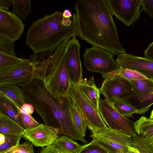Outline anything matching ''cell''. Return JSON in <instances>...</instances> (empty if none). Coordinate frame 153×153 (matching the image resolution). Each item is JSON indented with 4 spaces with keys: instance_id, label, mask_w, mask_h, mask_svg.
Here are the masks:
<instances>
[{
    "instance_id": "22",
    "label": "cell",
    "mask_w": 153,
    "mask_h": 153,
    "mask_svg": "<svg viewBox=\"0 0 153 153\" xmlns=\"http://www.w3.org/2000/svg\"><path fill=\"white\" fill-rule=\"evenodd\" d=\"M63 153H78L82 146L65 135L58 137L53 142Z\"/></svg>"
},
{
    "instance_id": "6",
    "label": "cell",
    "mask_w": 153,
    "mask_h": 153,
    "mask_svg": "<svg viewBox=\"0 0 153 153\" xmlns=\"http://www.w3.org/2000/svg\"><path fill=\"white\" fill-rule=\"evenodd\" d=\"M91 131V142L105 149L108 153H130V136L122 131L109 128L88 127Z\"/></svg>"
},
{
    "instance_id": "40",
    "label": "cell",
    "mask_w": 153,
    "mask_h": 153,
    "mask_svg": "<svg viewBox=\"0 0 153 153\" xmlns=\"http://www.w3.org/2000/svg\"><path fill=\"white\" fill-rule=\"evenodd\" d=\"M63 16L66 18H70L72 16V14L68 10L65 9L62 12Z\"/></svg>"
},
{
    "instance_id": "39",
    "label": "cell",
    "mask_w": 153,
    "mask_h": 153,
    "mask_svg": "<svg viewBox=\"0 0 153 153\" xmlns=\"http://www.w3.org/2000/svg\"><path fill=\"white\" fill-rule=\"evenodd\" d=\"M12 0H0V10L9 11L11 6Z\"/></svg>"
},
{
    "instance_id": "25",
    "label": "cell",
    "mask_w": 153,
    "mask_h": 153,
    "mask_svg": "<svg viewBox=\"0 0 153 153\" xmlns=\"http://www.w3.org/2000/svg\"><path fill=\"white\" fill-rule=\"evenodd\" d=\"M120 69L108 73L102 74V77L105 79L120 76L128 81L147 79L145 76L135 71L120 67Z\"/></svg>"
},
{
    "instance_id": "33",
    "label": "cell",
    "mask_w": 153,
    "mask_h": 153,
    "mask_svg": "<svg viewBox=\"0 0 153 153\" xmlns=\"http://www.w3.org/2000/svg\"><path fill=\"white\" fill-rule=\"evenodd\" d=\"M22 121L25 130L34 128L40 124L37 122L30 114H21Z\"/></svg>"
},
{
    "instance_id": "20",
    "label": "cell",
    "mask_w": 153,
    "mask_h": 153,
    "mask_svg": "<svg viewBox=\"0 0 153 153\" xmlns=\"http://www.w3.org/2000/svg\"><path fill=\"white\" fill-rule=\"evenodd\" d=\"M0 94L10 99L20 108L26 103L21 89L18 85H0Z\"/></svg>"
},
{
    "instance_id": "41",
    "label": "cell",
    "mask_w": 153,
    "mask_h": 153,
    "mask_svg": "<svg viewBox=\"0 0 153 153\" xmlns=\"http://www.w3.org/2000/svg\"><path fill=\"white\" fill-rule=\"evenodd\" d=\"M5 140V136L4 134H0V145L3 143Z\"/></svg>"
},
{
    "instance_id": "32",
    "label": "cell",
    "mask_w": 153,
    "mask_h": 153,
    "mask_svg": "<svg viewBox=\"0 0 153 153\" xmlns=\"http://www.w3.org/2000/svg\"><path fill=\"white\" fill-rule=\"evenodd\" d=\"M78 153H108L105 149L91 143L82 146Z\"/></svg>"
},
{
    "instance_id": "42",
    "label": "cell",
    "mask_w": 153,
    "mask_h": 153,
    "mask_svg": "<svg viewBox=\"0 0 153 153\" xmlns=\"http://www.w3.org/2000/svg\"><path fill=\"white\" fill-rule=\"evenodd\" d=\"M149 118H153V110L151 112Z\"/></svg>"
},
{
    "instance_id": "28",
    "label": "cell",
    "mask_w": 153,
    "mask_h": 153,
    "mask_svg": "<svg viewBox=\"0 0 153 153\" xmlns=\"http://www.w3.org/2000/svg\"><path fill=\"white\" fill-rule=\"evenodd\" d=\"M24 60L16 56L0 53V72L7 70Z\"/></svg>"
},
{
    "instance_id": "21",
    "label": "cell",
    "mask_w": 153,
    "mask_h": 153,
    "mask_svg": "<svg viewBox=\"0 0 153 153\" xmlns=\"http://www.w3.org/2000/svg\"><path fill=\"white\" fill-rule=\"evenodd\" d=\"M25 130L13 120L0 112V134L23 136Z\"/></svg>"
},
{
    "instance_id": "19",
    "label": "cell",
    "mask_w": 153,
    "mask_h": 153,
    "mask_svg": "<svg viewBox=\"0 0 153 153\" xmlns=\"http://www.w3.org/2000/svg\"><path fill=\"white\" fill-rule=\"evenodd\" d=\"M138 136L153 145V118L142 116L134 123Z\"/></svg>"
},
{
    "instance_id": "1",
    "label": "cell",
    "mask_w": 153,
    "mask_h": 153,
    "mask_svg": "<svg viewBox=\"0 0 153 153\" xmlns=\"http://www.w3.org/2000/svg\"><path fill=\"white\" fill-rule=\"evenodd\" d=\"M74 8L82 40L115 55L126 53L106 0H78Z\"/></svg>"
},
{
    "instance_id": "5",
    "label": "cell",
    "mask_w": 153,
    "mask_h": 153,
    "mask_svg": "<svg viewBox=\"0 0 153 153\" xmlns=\"http://www.w3.org/2000/svg\"><path fill=\"white\" fill-rule=\"evenodd\" d=\"M51 56L39 57L34 62L24 59L21 62L0 72V85H18L33 79L44 81Z\"/></svg>"
},
{
    "instance_id": "44",
    "label": "cell",
    "mask_w": 153,
    "mask_h": 153,
    "mask_svg": "<svg viewBox=\"0 0 153 153\" xmlns=\"http://www.w3.org/2000/svg\"><path fill=\"white\" fill-rule=\"evenodd\" d=\"M37 54H38V53H37ZM33 55H31V56H30V59H31V61H32V56H33Z\"/></svg>"
},
{
    "instance_id": "7",
    "label": "cell",
    "mask_w": 153,
    "mask_h": 153,
    "mask_svg": "<svg viewBox=\"0 0 153 153\" xmlns=\"http://www.w3.org/2000/svg\"><path fill=\"white\" fill-rule=\"evenodd\" d=\"M115 55L95 46L86 48L83 57L84 65L90 71L102 74L118 70L120 67L113 59Z\"/></svg>"
},
{
    "instance_id": "34",
    "label": "cell",
    "mask_w": 153,
    "mask_h": 153,
    "mask_svg": "<svg viewBox=\"0 0 153 153\" xmlns=\"http://www.w3.org/2000/svg\"><path fill=\"white\" fill-rule=\"evenodd\" d=\"M142 10H143L149 16L153 18V0H141Z\"/></svg>"
},
{
    "instance_id": "30",
    "label": "cell",
    "mask_w": 153,
    "mask_h": 153,
    "mask_svg": "<svg viewBox=\"0 0 153 153\" xmlns=\"http://www.w3.org/2000/svg\"><path fill=\"white\" fill-rule=\"evenodd\" d=\"M0 53L16 56L15 51L14 41L0 36Z\"/></svg>"
},
{
    "instance_id": "43",
    "label": "cell",
    "mask_w": 153,
    "mask_h": 153,
    "mask_svg": "<svg viewBox=\"0 0 153 153\" xmlns=\"http://www.w3.org/2000/svg\"><path fill=\"white\" fill-rule=\"evenodd\" d=\"M130 153H136L134 150H133L131 148V152Z\"/></svg>"
},
{
    "instance_id": "38",
    "label": "cell",
    "mask_w": 153,
    "mask_h": 153,
    "mask_svg": "<svg viewBox=\"0 0 153 153\" xmlns=\"http://www.w3.org/2000/svg\"><path fill=\"white\" fill-rule=\"evenodd\" d=\"M144 54L145 57L153 61V41L145 50Z\"/></svg>"
},
{
    "instance_id": "10",
    "label": "cell",
    "mask_w": 153,
    "mask_h": 153,
    "mask_svg": "<svg viewBox=\"0 0 153 153\" xmlns=\"http://www.w3.org/2000/svg\"><path fill=\"white\" fill-rule=\"evenodd\" d=\"M113 15L128 27L137 20L140 15L141 0H106Z\"/></svg>"
},
{
    "instance_id": "23",
    "label": "cell",
    "mask_w": 153,
    "mask_h": 153,
    "mask_svg": "<svg viewBox=\"0 0 153 153\" xmlns=\"http://www.w3.org/2000/svg\"><path fill=\"white\" fill-rule=\"evenodd\" d=\"M13 13L21 20H26L32 13V10L30 0H12Z\"/></svg>"
},
{
    "instance_id": "17",
    "label": "cell",
    "mask_w": 153,
    "mask_h": 153,
    "mask_svg": "<svg viewBox=\"0 0 153 153\" xmlns=\"http://www.w3.org/2000/svg\"><path fill=\"white\" fill-rule=\"evenodd\" d=\"M0 112L25 129L21 117L20 108L10 99L1 94H0Z\"/></svg>"
},
{
    "instance_id": "24",
    "label": "cell",
    "mask_w": 153,
    "mask_h": 153,
    "mask_svg": "<svg viewBox=\"0 0 153 153\" xmlns=\"http://www.w3.org/2000/svg\"><path fill=\"white\" fill-rule=\"evenodd\" d=\"M109 102L120 114L127 118L132 117L138 110L127 99H115Z\"/></svg>"
},
{
    "instance_id": "18",
    "label": "cell",
    "mask_w": 153,
    "mask_h": 153,
    "mask_svg": "<svg viewBox=\"0 0 153 153\" xmlns=\"http://www.w3.org/2000/svg\"><path fill=\"white\" fill-rule=\"evenodd\" d=\"M138 100L143 102L148 100L153 93V81L148 79L129 81Z\"/></svg>"
},
{
    "instance_id": "15",
    "label": "cell",
    "mask_w": 153,
    "mask_h": 153,
    "mask_svg": "<svg viewBox=\"0 0 153 153\" xmlns=\"http://www.w3.org/2000/svg\"><path fill=\"white\" fill-rule=\"evenodd\" d=\"M58 130L45 124L30 130H25L23 137L34 146L43 147L51 144L59 137Z\"/></svg>"
},
{
    "instance_id": "36",
    "label": "cell",
    "mask_w": 153,
    "mask_h": 153,
    "mask_svg": "<svg viewBox=\"0 0 153 153\" xmlns=\"http://www.w3.org/2000/svg\"><path fill=\"white\" fill-rule=\"evenodd\" d=\"M39 153H63L53 144H51L45 147H43L40 151Z\"/></svg>"
},
{
    "instance_id": "11",
    "label": "cell",
    "mask_w": 153,
    "mask_h": 153,
    "mask_svg": "<svg viewBox=\"0 0 153 153\" xmlns=\"http://www.w3.org/2000/svg\"><path fill=\"white\" fill-rule=\"evenodd\" d=\"M108 102L115 99H127L135 96L129 81L120 76L105 79L99 89Z\"/></svg>"
},
{
    "instance_id": "8",
    "label": "cell",
    "mask_w": 153,
    "mask_h": 153,
    "mask_svg": "<svg viewBox=\"0 0 153 153\" xmlns=\"http://www.w3.org/2000/svg\"><path fill=\"white\" fill-rule=\"evenodd\" d=\"M99 111L102 120L109 128L123 132L131 137L138 136L132 121L120 114L105 98L100 99Z\"/></svg>"
},
{
    "instance_id": "31",
    "label": "cell",
    "mask_w": 153,
    "mask_h": 153,
    "mask_svg": "<svg viewBox=\"0 0 153 153\" xmlns=\"http://www.w3.org/2000/svg\"><path fill=\"white\" fill-rule=\"evenodd\" d=\"M3 153H34V152L33 145L29 142H25L9 149Z\"/></svg>"
},
{
    "instance_id": "4",
    "label": "cell",
    "mask_w": 153,
    "mask_h": 153,
    "mask_svg": "<svg viewBox=\"0 0 153 153\" xmlns=\"http://www.w3.org/2000/svg\"><path fill=\"white\" fill-rule=\"evenodd\" d=\"M70 39L62 42L53 53L45 73L46 88L56 98L66 96L71 84L65 51Z\"/></svg>"
},
{
    "instance_id": "37",
    "label": "cell",
    "mask_w": 153,
    "mask_h": 153,
    "mask_svg": "<svg viewBox=\"0 0 153 153\" xmlns=\"http://www.w3.org/2000/svg\"><path fill=\"white\" fill-rule=\"evenodd\" d=\"M34 108L31 104L26 103L23 105L20 108V114L31 115L34 112Z\"/></svg>"
},
{
    "instance_id": "29",
    "label": "cell",
    "mask_w": 153,
    "mask_h": 153,
    "mask_svg": "<svg viewBox=\"0 0 153 153\" xmlns=\"http://www.w3.org/2000/svg\"><path fill=\"white\" fill-rule=\"evenodd\" d=\"M5 136L4 142L0 145V153L4 152L19 144L22 136L14 134H4Z\"/></svg>"
},
{
    "instance_id": "16",
    "label": "cell",
    "mask_w": 153,
    "mask_h": 153,
    "mask_svg": "<svg viewBox=\"0 0 153 153\" xmlns=\"http://www.w3.org/2000/svg\"><path fill=\"white\" fill-rule=\"evenodd\" d=\"M78 87L85 97L99 113V103L100 92L95 83L93 76L88 80L87 78L82 79Z\"/></svg>"
},
{
    "instance_id": "3",
    "label": "cell",
    "mask_w": 153,
    "mask_h": 153,
    "mask_svg": "<svg viewBox=\"0 0 153 153\" xmlns=\"http://www.w3.org/2000/svg\"><path fill=\"white\" fill-rule=\"evenodd\" d=\"M79 36L75 13L70 18L56 10L33 22L27 32L26 44L34 53L53 51L63 41Z\"/></svg>"
},
{
    "instance_id": "9",
    "label": "cell",
    "mask_w": 153,
    "mask_h": 153,
    "mask_svg": "<svg viewBox=\"0 0 153 153\" xmlns=\"http://www.w3.org/2000/svg\"><path fill=\"white\" fill-rule=\"evenodd\" d=\"M67 95L77 107L85 119L87 127L105 129L108 127L98 113L78 88L71 82Z\"/></svg>"
},
{
    "instance_id": "13",
    "label": "cell",
    "mask_w": 153,
    "mask_h": 153,
    "mask_svg": "<svg viewBox=\"0 0 153 153\" xmlns=\"http://www.w3.org/2000/svg\"><path fill=\"white\" fill-rule=\"evenodd\" d=\"M116 60L120 67L138 72L153 81V61L128 53L118 54Z\"/></svg>"
},
{
    "instance_id": "14",
    "label": "cell",
    "mask_w": 153,
    "mask_h": 153,
    "mask_svg": "<svg viewBox=\"0 0 153 153\" xmlns=\"http://www.w3.org/2000/svg\"><path fill=\"white\" fill-rule=\"evenodd\" d=\"M22 20L13 12L0 10V36L16 41L24 30Z\"/></svg>"
},
{
    "instance_id": "26",
    "label": "cell",
    "mask_w": 153,
    "mask_h": 153,
    "mask_svg": "<svg viewBox=\"0 0 153 153\" xmlns=\"http://www.w3.org/2000/svg\"><path fill=\"white\" fill-rule=\"evenodd\" d=\"M129 145L136 153H153V145L138 136L131 137Z\"/></svg>"
},
{
    "instance_id": "27",
    "label": "cell",
    "mask_w": 153,
    "mask_h": 153,
    "mask_svg": "<svg viewBox=\"0 0 153 153\" xmlns=\"http://www.w3.org/2000/svg\"><path fill=\"white\" fill-rule=\"evenodd\" d=\"M71 112L75 126L80 134L84 137L87 127L86 123L79 110L72 102L71 105Z\"/></svg>"
},
{
    "instance_id": "12",
    "label": "cell",
    "mask_w": 153,
    "mask_h": 153,
    "mask_svg": "<svg viewBox=\"0 0 153 153\" xmlns=\"http://www.w3.org/2000/svg\"><path fill=\"white\" fill-rule=\"evenodd\" d=\"M80 48L79 40L74 36L68 41L65 50L69 79L71 82L77 85L82 79V75Z\"/></svg>"
},
{
    "instance_id": "2",
    "label": "cell",
    "mask_w": 153,
    "mask_h": 153,
    "mask_svg": "<svg viewBox=\"0 0 153 153\" xmlns=\"http://www.w3.org/2000/svg\"><path fill=\"white\" fill-rule=\"evenodd\" d=\"M26 103L31 104L44 124L57 129L59 134L83 143L87 141L78 132L72 119V101L67 95L56 98L47 89L43 80L33 79L20 84Z\"/></svg>"
},
{
    "instance_id": "35",
    "label": "cell",
    "mask_w": 153,
    "mask_h": 153,
    "mask_svg": "<svg viewBox=\"0 0 153 153\" xmlns=\"http://www.w3.org/2000/svg\"><path fill=\"white\" fill-rule=\"evenodd\" d=\"M143 102V105L141 108L138 109L137 114H144L149 111L150 107L153 104V93L148 100Z\"/></svg>"
}]
</instances>
